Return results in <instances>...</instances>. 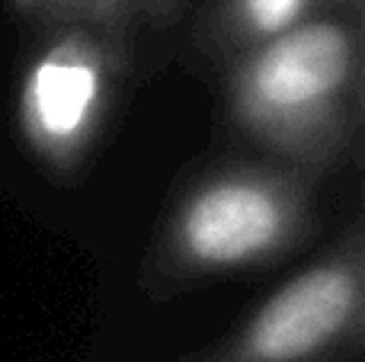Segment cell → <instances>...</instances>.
I'll list each match as a JSON object with an SVG mask.
<instances>
[{
  "label": "cell",
  "instance_id": "1",
  "mask_svg": "<svg viewBox=\"0 0 365 362\" xmlns=\"http://www.w3.org/2000/svg\"><path fill=\"white\" fill-rule=\"evenodd\" d=\"M349 64L353 42L343 26H292L250 61L244 74V103L257 119H295L340 90Z\"/></svg>",
  "mask_w": 365,
  "mask_h": 362
},
{
  "label": "cell",
  "instance_id": "2",
  "mask_svg": "<svg viewBox=\"0 0 365 362\" xmlns=\"http://www.w3.org/2000/svg\"><path fill=\"white\" fill-rule=\"evenodd\" d=\"M356 308V279L346 269L321 267L298 276L257 314L247 346L263 362H289L321 350Z\"/></svg>",
  "mask_w": 365,
  "mask_h": 362
},
{
  "label": "cell",
  "instance_id": "3",
  "mask_svg": "<svg viewBox=\"0 0 365 362\" xmlns=\"http://www.w3.org/2000/svg\"><path fill=\"white\" fill-rule=\"evenodd\" d=\"M282 205L253 183H218L192 199L182 241L205 263H240L282 234Z\"/></svg>",
  "mask_w": 365,
  "mask_h": 362
},
{
  "label": "cell",
  "instance_id": "4",
  "mask_svg": "<svg viewBox=\"0 0 365 362\" xmlns=\"http://www.w3.org/2000/svg\"><path fill=\"white\" fill-rule=\"evenodd\" d=\"M100 77L83 51L55 48L29 74V115L32 125L51 141H68L87 125L96 106Z\"/></svg>",
  "mask_w": 365,
  "mask_h": 362
},
{
  "label": "cell",
  "instance_id": "5",
  "mask_svg": "<svg viewBox=\"0 0 365 362\" xmlns=\"http://www.w3.org/2000/svg\"><path fill=\"white\" fill-rule=\"evenodd\" d=\"M311 0H234L237 19L259 36H282L302 19Z\"/></svg>",
  "mask_w": 365,
  "mask_h": 362
},
{
  "label": "cell",
  "instance_id": "6",
  "mask_svg": "<svg viewBox=\"0 0 365 362\" xmlns=\"http://www.w3.org/2000/svg\"><path fill=\"white\" fill-rule=\"evenodd\" d=\"M19 4H36V0H19Z\"/></svg>",
  "mask_w": 365,
  "mask_h": 362
}]
</instances>
